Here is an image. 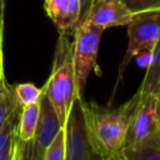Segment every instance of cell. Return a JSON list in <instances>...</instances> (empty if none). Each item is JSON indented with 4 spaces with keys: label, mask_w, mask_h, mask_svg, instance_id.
Listing matches in <instances>:
<instances>
[{
    "label": "cell",
    "mask_w": 160,
    "mask_h": 160,
    "mask_svg": "<svg viewBox=\"0 0 160 160\" xmlns=\"http://www.w3.org/2000/svg\"><path fill=\"white\" fill-rule=\"evenodd\" d=\"M141 96L142 92L138 90L130 100L116 108L84 101L90 132L105 155L111 156L124 149L126 134Z\"/></svg>",
    "instance_id": "1"
},
{
    "label": "cell",
    "mask_w": 160,
    "mask_h": 160,
    "mask_svg": "<svg viewBox=\"0 0 160 160\" xmlns=\"http://www.w3.org/2000/svg\"><path fill=\"white\" fill-rule=\"evenodd\" d=\"M42 89L56 111L61 126H65L71 102L76 95L72 64V42H70L66 35L59 36L52 69Z\"/></svg>",
    "instance_id": "2"
},
{
    "label": "cell",
    "mask_w": 160,
    "mask_h": 160,
    "mask_svg": "<svg viewBox=\"0 0 160 160\" xmlns=\"http://www.w3.org/2000/svg\"><path fill=\"white\" fill-rule=\"evenodd\" d=\"M84 98L75 95L65 122V160H109L96 145L85 115Z\"/></svg>",
    "instance_id": "3"
},
{
    "label": "cell",
    "mask_w": 160,
    "mask_h": 160,
    "mask_svg": "<svg viewBox=\"0 0 160 160\" xmlns=\"http://www.w3.org/2000/svg\"><path fill=\"white\" fill-rule=\"evenodd\" d=\"M126 26L129 45L119 66L118 79L114 86V94L122 79L124 71L126 70L129 62L140 52L151 54L155 44L158 42V39L160 36V9L132 14L130 22Z\"/></svg>",
    "instance_id": "4"
},
{
    "label": "cell",
    "mask_w": 160,
    "mask_h": 160,
    "mask_svg": "<svg viewBox=\"0 0 160 160\" xmlns=\"http://www.w3.org/2000/svg\"><path fill=\"white\" fill-rule=\"evenodd\" d=\"M102 32V29L89 21H85L75 29L72 41V64L78 96H82L88 78L91 70L96 68L98 50Z\"/></svg>",
    "instance_id": "5"
},
{
    "label": "cell",
    "mask_w": 160,
    "mask_h": 160,
    "mask_svg": "<svg viewBox=\"0 0 160 160\" xmlns=\"http://www.w3.org/2000/svg\"><path fill=\"white\" fill-rule=\"evenodd\" d=\"M160 145L159 96L142 94L129 126L124 149Z\"/></svg>",
    "instance_id": "6"
},
{
    "label": "cell",
    "mask_w": 160,
    "mask_h": 160,
    "mask_svg": "<svg viewBox=\"0 0 160 160\" xmlns=\"http://www.w3.org/2000/svg\"><path fill=\"white\" fill-rule=\"evenodd\" d=\"M132 14L122 0H100L92 5L85 21L105 30L108 28L125 26L130 22Z\"/></svg>",
    "instance_id": "7"
},
{
    "label": "cell",
    "mask_w": 160,
    "mask_h": 160,
    "mask_svg": "<svg viewBox=\"0 0 160 160\" xmlns=\"http://www.w3.org/2000/svg\"><path fill=\"white\" fill-rule=\"evenodd\" d=\"M39 104H40L39 122H38L36 131H35L32 140H34L36 150L44 158L46 148L51 144V141L55 139V136L58 135L60 129L64 126H61L58 114L54 110L52 105L50 104L48 96L45 95L44 89H42V95H41Z\"/></svg>",
    "instance_id": "8"
},
{
    "label": "cell",
    "mask_w": 160,
    "mask_h": 160,
    "mask_svg": "<svg viewBox=\"0 0 160 160\" xmlns=\"http://www.w3.org/2000/svg\"><path fill=\"white\" fill-rule=\"evenodd\" d=\"M44 9L60 35L75 32L81 10L80 0H45Z\"/></svg>",
    "instance_id": "9"
},
{
    "label": "cell",
    "mask_w": 160,
    "mask_h": 160,
    "mask_svg": "<svg viewBox=\"0 0 160 160\" xmlns=\"http://www.w3.org/2000/svg\"><path fill=\"white\" fill-rule=\"evenodd\" d=\"M151 60L146 69L144 80L139 90L148 95H160V36L151 51Z\"/></svg>",
    "instance_id": "10"
},
{
    "label": "cell",
    "mask_w": 160,
    "mask_h": 160,
    "mask_svg": "<svg viewBox=\"0 0 160 160\" xmlns=\"http://www.w3.org/2000/svg\"><path fill=\"white\" fill-rule=\"evenodd\" d=\"M39 102L21 108V112L19 118V126H18V138L20 140L28 141L34 138L36 126L39 122V115H40Z\"/></svg>",
    "instance_id": "11"
},
{
    "label": "cell",
    "mask_w": 160,
    "mask_h": 160,
    "mask_svg": "<svg viewBox=\"0 0 160 160\" xmlns=\"http://www.w3.org/2000/svg\"><path fill=\"white\" fill-rule=\"evenodd\" d=\"M14 89L4 79L0 84V125L19 108Z\"/></svg>",
    "instance_id": "12"
},
{
    "label": "cell",
    "mask_w": 160,
    "mask_h": 160,
    "mask_svg": "<svg viewBox=\"0 0 160 160\" xmlns=\"http://www.w3.org/2000/svg\"><path fill=\"white\" fill-rule=\"evenodd\" d=\"M14 94L18 104L22 106H28L31 104H38L42 95V89L36 88L31 82H21L12 86Z\"/></svg>",
    "instance_id": "13"
},
{
    "label": "cell",
    "mask_w": 160,
    "mask_h": 160,
    "mask_svg": "<svg viewBox=\"0 0 160 160\" xmlns=\"http://www.w3.org/2000/svg\"><path fill=\"white\" fill-rule=\"evenodd\" d=\"M21 112V106H19L1 125H0V152L15 139L18 135L19 118Z\"/></svg>",
    "instance_id": "14"
},
{
    "label": "cell",
    "mask_w": 160,
    "mask_h": 160,
    "mask_svg": "<svg viewBox=\"0 0 160 160\" xmlns=\"http://www.w3.org/2000/svg\"><path fill=\"white\" fill-rule=\"evenodd\" d=\"M122 160H160V145L128 148L119 152Z\"/></svg>",
    "instance_id": "15"
},
{
    "label": "cell",
    "mask_w": 160,
    "mask_h": 160,
    "mask_svg": "<svg viewBox=\"0 0 160 160\" xmlns=\"http://www.w3.org/2000/svg\"><path fill=\"white\" fill-rule=\"evenodd\" d=\"M12 160H44L35 148L34 140H20L18 136L15 139V152Z\"/></svg>",
    "instance_id": "16"
},
{
    "label": "cell",
    "mask_w": 160,
    "mask_h": 160,
    "mask_svg": "<svg viewBox=\"0 0 160 160\" xmlns=\"http://www.w3.org/2000/svg\"><path fill=\"white\" fill-rule=\"evenodd\" d=\"M44 160H65V128H61L51 144L46 148Z\"/></svg>",
    "instance_id": "17"
},
{
    "label": "cell",
    "mask_w": 160,
    "mask_h": 160,
    "mask_svg": "<svg viewBox=\"0 0 160 160\" xmlns=\"http://www.w3.org/2000/svg\"><path fill=\"white\" fill-rule=\"evenodd\" d=\"M122 2L131 14L160 9V0H122Z\"/></svg>",
    "instance_id": "18"
},
{
    "label": "cell",
    "mask_w": 160,
    "mask_h": 160,
    "mask_svg": "<svg viewBox=\"0 0 160 160\" xmlns=\"http://www.w3.org/2000/svg\"><path fill=\"white\" fill-rule=\"evenodd\" d=\"M80 2H81V10H80V18H79L76 28L85 22V20L88 19V16L90 14L91 8H92V0H80Z\"/></svg>",
    "instance_id": "19"
},
{
    "label": "cell",
    "mask_w": 160,
    "mask_h": 160,
    "mask_svg": "<svg viewBox=\"0 0 160 160\" xmlns=\"http://www.w3.org/2000/svg\"><path fill=\"white\" fill-rule=\"evenodd\" d=\"M18 136V135H16ZM15 136V139H16ZM15 139L0 152V160H12L14 159V152H15Z\"/></svg>",
    "instance_id": "20"
},
{
    "label": "cell",
    "mask_w": 160,
    "mask_h": 160,
    "mask_svg": "<svg viewBox=\"0 0 160 160\" xmlns=\"http://www.w3.org/2000/svg\"><path fill=\"white\" fill-rule=\"evenodd\" d=\"M0 31H4V0H0Z\"/></svg>",
    "instance_id": "21"
},
{
    "label": "cell",
    "mask_w": 160,
    "mask_h": 160,
    "mask_svg": "<svg viewBox=\"0 0 160 160\" xmlns=\"http://www.w3.org/2000/svg\"><path fill=\"white\" fill-rule=\"evenodd\" d=\"M4 74H2V44H0V84L4 80Z\"/></svg>",
    "instance_id": "22"
},
{
    "label": "cell",
    "mask_w": 160,
    "mask_h": 160,
    "mask_svg": "<svg viewBox=\"0 0 160 160\" xmlns=\"http://www.w3.org/2000/svg\"><path fill=\"white\" fill-rule=\"evenodd\" d=\"M109 160H122V159L120 158L119 154H115V155H111V156L109 158Z\"/></svg>",
    "instance_id": "23"
},
{
    "label": "cell",
    "mask_w": 160,
    "mask_h": 160,
    "mask_svg": "<svg viewBox=\"0 0 160 160\" xmlns=\"http://www.w3.org/2000/svg\"><path fill=\"white\" fill-rule=\"evenodd\" d=\"M159 121H160V95H159Z\"/></svg>",
    "instance_id": "24"
},
{
    "label": "cell",
    "mask_w": 160,
    "mask_h": 160,
    "mask_svg": "<svg viewBox=\"0 0 160 160\" xmlns=\"http://www.w3.org/2000/svg\"><path fill=\"white\" fill-rule=\"evenodd\" d=\"M0 44H2V32L0 31Z\"/></svg>",
    "instance_id": "25"
},
{
    "label": "cell",
    "mask_w": 160,
    "mask_h": 160,
    "mask_svg": "<svg viewBox=\"0 0 160 160\" xmlns=\"http://www.w3.org/2000/svg\"><path fill=\"white\" fill-rule=\"evenodd\" d=\"M98 1H100V0H92V5H95Z\"/></svg>",
    "instance_id": "26"
}]
</instances>
